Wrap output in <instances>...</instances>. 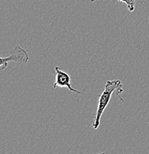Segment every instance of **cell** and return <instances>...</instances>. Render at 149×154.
<instances>
[{
    "mask_svg": "<svg viewBox=\"0 0 149 154\" xmlns=\"http://www.w3.org/2000/svg\"><path fill=\"white\" fill-rule=\"evenodd\" d=\"M29 60L28 52L20 46H16L11 51V55L6 57H0V70H4L10 62H17L20 65L26 64Z\"/></svg>",
    "mask_w": 149,
    "mask_h": 154,
    "instance_id": "7a4b0ae2",
    "label": "cell"
},
{
    "mask_svg": "<svg viewBox=\"0 0 149 154\" xmlns=\"http://www.w3.org/2000/svg\"><path fill=\"white\" fill-rule=\"evenodd\" d=\"M123 87V85L122 84V82L119 79L108 80L106 82L103 92L99 95V97L97 113H96L94 122H93V127L94 129L97 130L99 128L102 116L103 114L104 110L109 104L112 94L115 92L116 95L120 96V94L124 91Z\"/></svg>",
    "mask_w": 149,
    "mask_h": 154,
    "instance_id": "6da1fadb",
    "label": "cell"
},
{
    "mask_svg": "<svg viewBox=\"0 0 149 154\" xmlns=\"http://www.w3.org/2000/svg\"><path fill=\"white\" fill-rule=\"evenodd\" d=\"M53 73L55 74V82H54L53 88L55 89L57 87L60 88H67L70 92H74L76 94H82V95L83 93L81 91H78V90L73 88L71 85V77L68 73L62 70V68L58 66H56L54 69L53 70Z\"/></svg>",
    "mask_w": 149,
    "mask_h": 154,
    "instance_id": "3957f363",
    "label": "cell"
},
{
    "mask_svg": "<svg viewBox=\"0 0 149 154\" xmlns=\"http://www.w3.org/2000/svg\"><path fill=\"white\" fill-rule=\"evenodd\" d=\"M96 0H91V2H95ZM120 2H125L128 6V8H129L130 12H133L135 9V3L137 0H118Z\"/></svg>",
    "mask_w": 149,
    "mask_h": 154,
    "instance_id": "277c9868",
    "label": "cell"
}]
</instances>
